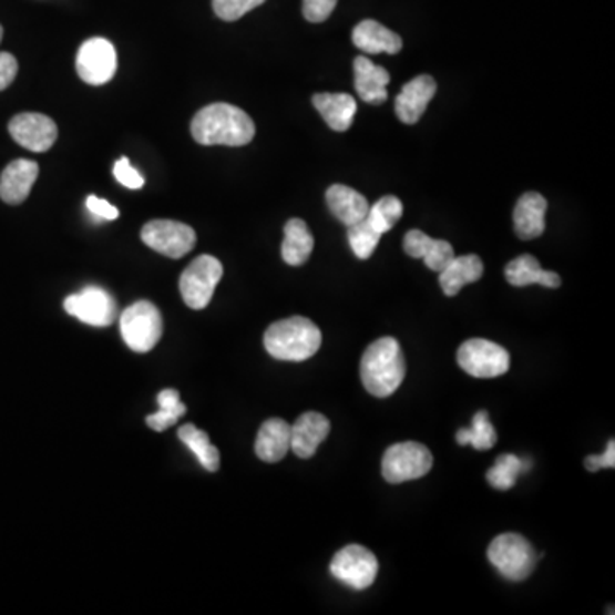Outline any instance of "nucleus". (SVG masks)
Listing matches in <instances>:
<instances>
[{"mask_svg": "<svg viewBox=\"0 0 615 615\" xmlns=\"http://www.w3.org/2000/svg\"><path fill=\"white\" fill-rule=\"evenodd\" d=\"M178 438L191 448L192 453L197 457L198 462H201L205 470L216 472L219 469V451L211 443L209 437L205 434V431L198 429L197 426L185 424L178 429Z\"/></svg>", "mask_w": 615, "mask_h": 615, "instance_id": "27", "label": "nucleus"}, {"mask_svg": "<svg viewBox=\"0 0 615 615\" xmlns=\"http://www.w3.org/2000/svg\"><path fill=\"white\" fill-rule=\"evenodd\" d=\"M113 175L122 183L123 187L131 188V191H139V188L144 187V178H142L141 173L132 166L131 160H129L127 156L120 157V160L113 164Z\"/></svg>", "mask_w": 615, "mask_h": 615, "instance_id": "34", "label": "nucleus"}, {"mask_svg": "<svg viewBox=\"0 0 615 615\" xmlns=\"http://www.w3.org/2000/svg\"><path fill=\"white\" fill-rule=\"evenodd\" d=\"M191 131L202 146L239 147L254 141L255 123L238 106L213 103L195 113Z\"/></svg>", "mask_w": 615, "mask_h": 615, "instance_id": "1", "label": "nucleus"}, {"mask_svg": "<svg viewBox=\"0 0 615 615\" xmlns=\"http://www.w3.org/2000/svg\"><path fill=\"white\" fill-rule=\"evenodd\" d=\"M484 274V264L478 255L453 257L440 273V286L447 296H457L467 284L478 283Z\"/></svg>", "mask_w": 615, "mask_h": 615, "instance_id": "23", "label": "nucleus"}, {"mask_svg": "<svg viewBox=\"0 0 615 615\" xmlns=\"http://www.w3.org/2000/svg\"><path fill=\"white\" fill-rule=\"evenodd\" d=\"M38 163L31 160H16L0 176V198L9 205L23 204L37 182Z\"/></svg>", "mask_w": 615, "mask_h": 615, "instance_id": "16", "label": "nucleus"}, {"mask_svg": "<svg viewBox=\"0 0 615 615\" xmlns=\"http://www.w3.org/2000/svg\"><path fill=\"white\" fill-rule=\"evenodd\" d=\"M433 455L428 447L416 441L396 443L385 451L381 460V474L390 484L424 478L433 469Z\"/></svg>", "mask_w": 615, "mask_h": 615, "instance_id": "5", "label": "nucleus"}, {"mask_svg": "<svg viewBox=\"0 0 615 615\" xmlns=\"http://www.w3.org/2000/svg\"><path fill=\"white\" fill-rule=\"evenodd\" d=\"M434 94H437V81L431 75H418L407 82L396 100V112L400 122L407 123V125L418 123Z\"/></svg>", "mask_w": 615, "mask_h": 615, "instance_id": "14", "label": "nucleus"}, {"mask_svg": "<svg viewBox=\"0 0 615 615\" xmlns=\"http://www.w3.org/2000/svg\"><path fill=\"white\" fill-rule=\"evenodd\" d=\"M388 84L390 74L387 69L373 64L366 57L355 60V88L362 101L369 105H381L388 98Z\"/></svg>", "mask_w": 615, "mask_h": 615, "instance_id": "19", "label": "nucleus"}, {"mask_svg": "<svg viewBox=\"0 0 615 615\" xmlns=\"http://www.w3.org/2000/svg\"><path fill=\"white\" fill-rule=\"evenodd\" d=\"M327 204L330 213L346 226H352L365 219L369 211L368 201L355 188L346 185H332L328 188Z\"/></svg>", "mask_w": 615, "mask_h": 615, "instance_id": "24", "label": "nucleus"}, {"mask_svg": "<svg viewBox=\"0 0 615 615\" xmlns=\"http://www.w3.org/2000/svg\"><path fill=\"white\" fill-rule=\"evenodd\" d=\"M339 0H303V16L310 23H324L330 18Z\"/></svg>", "mask_w": 615, "mask_h": 615, "instance_id": "35", "label": "nucleus"}, {"mask_svg": "<svg viewBox=\"0 0 615 615\" xmlns=\"http://www.w3.org/2000/svg\"><path fill=\"white\" fill-rule=\"evenodd\" d=\"M314 106L318 110L328 127L336 132L349 131L358 112V103L351 94L318 93L314 96Z\"/></svg>", "mask_w": 615, "mask_h": 615, "instance_id": "22", "label": "nucleus"}, {"mask_svg": "<svg viewBox=\"0 0 615 615\" xmlns=\"http://www.w3.org/2000/svg\"><path fill=\"white\" fill-rule=\"evenodd\" d=\"M403 250L409 257L422 258L428 269L441 273L448 262L455 257L453 246L444 239H434L419 229H412L403 238Z\"/></svg>", "mask_w": 615, "mask_h": 615, "instance_id": "17", "label": "nucleus"}, {"mask_svg": "<svg viewBox=\"0 0 615 615\" xmlns=\"http://www.w3.org/2000/svg\"><path fill=\"white\" fill-rule=\"evenodd\" d=\"M403 214V204L396 195H385L373 207H369L366 219L380 235L390 232Z\"/></svg>", "mask_w": 615, "mask_h": 615, "instance_id": "31", "label": "nucleus"}, {"mask_svg": "<svg viewBox=\"0 0 615 615\" xmlns=\"http://www.w3.org/2000/svg\"><path fill=\"white\" fill-rule=\"evenodd\" d=\"M347 228H349L347 238H349V245H351L356 257L368 260L377 250L378 243H380L383 235H380L366 217L359 223L352 224V226H347Z\"/></svg>", "mask_w": 615, "mask_h": 615, "instance_id": "32", "label": "nucleus"}, {"mask_svg": "<svg viewBox=\"0 0 615 615\" xmlns=\"http://www.w3.org/2000/svg\"><path fill=\"white\" fill-rule=\"evenodd\" d=\"M488 557L498 573L510 582H523L537 564V554L519 533H503L491 542Z\"/></svg>", "mask_w": 615, "mask_h": 615, "instance_id": "4", "label": "nucleus"}, {"mask_svg": "<svg viewBox=\"0 0 615 615\" xmlns=\"http://www.w3.org/2000/svg\"><path fill=\"white\" fill-rule=\"evenodd\" d=\"M330 573L344 585L366 590L377 580L378 560L373 552L362 545H347L334 556Z\"/></svg>", "mask_w": 615, "mask_h": 615, "instance_id": "10", "label": "nucleus"}, {"mask_svg": "<svg viewBox=\"0 0 615 615\" xmlns=\"http://www.w3.org/2000/svg\"><path fill=\"white\" fill-rule=\"evenodd\" d=\"M157 403H160V410H157L156 414L147 416L146 419L147 426L153 431H157V433H163L164 429L172 428L187 412V407L183 406L175 388L163 390L157 396Z\"/></svg>", "mask_w": 615, "mask_h": 615, "instance_id": "28", "label": "nucleus"}, {"mask_svg": "<svg viewBox=\"0 0 615 615\" xmlns=\"http://www.w3.org/2000/svg\"><path fill=\"white\" fill-rule=\"evenodd\" d=\"M18 75V60L8 52H0V91L8 90Z\"/></svg>", "mask_w": 615, "mask_h": 615, "instance_id": "37", "label": "nucleus"}, {"mask_svg": "<svg viewBox=\"0 0 615 615\" xmlns=\"http://www.w3.org/2000/svg\"><path fill=\"white\" fill-rule=\"evenodd\" d=\"M457 441L462 447L472 444L475 450H491L498 441L496 429L489 421V414L485 410H479L478 414L472 419V426L469 429H459L457 431Z\"/></svg>", "mask_w": 615, "mask_h": 615, "instance_id": "29", "label": "nucleus"}, {"mask_svg": "<svg viewBox=\"0 0 615 615\" xmlns=\"http://www.w3.org/2000/svg\"><path fill=\"white\" fill-rule=\"evenodd\" d=\"M65 311L82 324L93 327H110L116 320V301L103 287L88 286L81 293L69 296L64 301Z\"/></svg>", "mask_w": 615, "mask_h": 615, "instance_id": "11", "label": "nucleus"}, {"mask_svg": "<svg viewBox=\"0 0 615 615\" xmlns=\"http://www.w3.org/2000/svg\"><path fill=\"white\" fill-rule=\"evenodd\" d=\"M526 469H529V465H526L522 459L510 455V453H504V455L498 457L496 463L488 470L485 479H488L489 484L498 489V491H508V489L516 484V479H519Z\"/></svg>", "mask_w": 615, "mask_h": 615, "instance_id": "30", "label": "nucleus"}, {"mask_svg": "<svg viewBox=\"0 0 615 615\" xmlns=\"http://www.w3.org/2000/svg\"><path fill=\"white\" fill-rule=\"evenodd\" d=\"M86 207L98 219L113 221L120 216L115 205L110 204L105 198L96 197V195H90V197H88Z\"/></svg>", "mask_w": 615, "mask_h": 615, "instance_id": "36", "label": "nucleus"}, {"mask_svg": "<svg viewBox=\"0 0 615 615\" xmlns=\"http://www.w3.org/2000/svg\"><path fill=\"white\" fill-rule=\"evenodd\" d=\"M460 368L474 378H498L510 369V352L500 344L485 339H470L459 347Z\"/></svg>", "mask_w": 615, "mask_h": 615, "instance_id": "8", "label": "nucleus"}, {"mask_svg": "<svg viewBox=\"0 0 615 615\" xmlns=\"http://www.w3.org/2000/svg\"><path fill=\"white\" fill-rule=\"evenodd\" d=\"M142 242L157 254L170 258H182L194 250L197 235L185 223L170 219H154L142 228Z\"/></svg>", "mask_w": 615, "mask_h": 615, "instance_id": "9", "label": "nucleus"}, {"mask_svg": "<svg viewBox=\"0 0 615 615\" xmlns=\"http://www.w3.org/2000/svg\"><path fill=\"white\" fill-rule=\"evenodd\" d=\"M264 2L265 0H213V9L223 21H238Z\"/></svg>", "mask_w": 615, "mask_h": 615, "instance_id": "33", "label": "nucleus"}, {"mask_svg": "<svg viewBox=\"0 0 615 615\" xmlns=\"http://www.w3.org/2000/svg\"><path fill=\"white\" fill-rule=\"evenodd\" d=\"M264 344L267 352L279 361H306L320 349L321 332L310 318L291 317L270 325Z\"/></svg>", "mask_w": 615, "mask_h": 615, "instance_id": "3", "label": "nucleus"}, {"mask_svg": "<svg viewBox=\"0 0 615 615\" xmlns=\"http://www.w3.org/2000/svg\"><path fill=\"white\" fill-rule=\"evenodd\" d=\"M352 43L369 55L375 53L396 55L402 50V38L373 19H365L355 28Z\"/></svg>", "mask_w": 615, "mask_h": 615, "instance_id": "21", "label": "nucleus"}, {"mask_svg": "<svg viewBox=\"0 0 615 615\" xmlns=\"http://www.w3.org/2000/svg\"><path fill=\"white\" fill-rule=\"evenodd\" d=\"M328 433L330 421L324 414L306 412L291 426V450L299 459H311Z\"/></svg>", "mask_w": 615, "mask_h": 615, "instance_id": "15", "label": "nucleus"}, {"mask_svg": "<svg viewBox=\"0 0 615 615\" xmlns=\"http://www.w3.org/2000/svg\"><path fill=\"white\" fill-rule=\"evenodd\" d=\"M123 340L135 352H150L163 336V318L151 301H137L120 317Z\"/></svg>", "mask_w": 615, "mask_h": 615, "instance_id": "6", "label": "nucleus"}, {"mask_svg": "<svg viewBox=\"0 0 615 615\" xmlns=\"http://www.w3.org/2000/svg\"><path fill=\"white\" fill-rule=\"evenodd\" d=\"M545 213H547V201L541 194L529 192L519 198L513 213L515 233L520 239H533L544 235Z\"/></svg>", "mask_w": 615, "mask_h": 615, "instance_id": "20", "label": "nucleus"}, {"mask_svg": "<svg viewBox=\"0 0 615 615\" xmlns=\"http://www.w3.org/2000/svg\"><path fill=\"white\" fill-rule=\"evenodd\" d=\"M223 264L213 255L195 258L180 276V293L183 301L192 310H204L223 279Z\"/></svg>", "mask_w": 615, "mask_h": 615, "instance_id": "7", "label": "nucleus"}, {"mask_svg": "<svg viewBox=\"0 0 615 615\" xmlns=\"http://www.w3.org/2000/svg\"><path fill=\"white\" fill-rule=\"evenodd\" d=\"M315 239L303 219H289L284 226L283 258L287 265L298 267L310 258Z\"/></svg>", "mask_w": 615, "mask_h": 615, "instance_id": "26", "label": "nucleus"}, {"mask_svg": "<svg viewBox=\"0 0 615 615\" xmlns=\"http://www.w3.org/2000/svg\"><path fill=\"white\" fill-rule=\"evenodd\" d=\"M406 378V358L399 340L383 337L369 344L361 358V381L378 399L393 396Z\"/></svg>", "mask_w": 615, "mask_h": 615, "instance_id": "2", "label": "nucleus"}, {"mask_svg": "<svg viewBox=\"0 0 615 615\" xmlns=\"http://www.w3.org/2000/svg\"><path fill=\"white\" fill-rule=\"evenodd\" d=\"M79 78L91 86L112 81L116 72V50L105 38H91L79 49L75 60Z\"/></svg>", "mask_w": 615, "mask_h": 615, "instance_id": "12", "label": "nucleus"}, {"mask_svg": "<svg viewBox=\"0 0 615 615\" xmlns=\"http://www.w3.org/2000/svg\"><path fill=\"white\" fill-rule=\"evenodd\" d=\"M9 134L19 146L33 153H47L55 144V122L41 113H19L9 122Z\"/></svg>", "mask_w": 615, "mask_h": 615, "instance_id": "13", "label": "nucleus"}, {"mask_svg": "<svg viewBox=\"0 0 615 615\" xmlns=\"http://www.w3.org/2000/svg\"><path fill=\"white\" fill-rule=\"evenodd\" d=\"M585 467L590 472H598L601 469H614L615 467V441H608L604 455L586 457Z\"/></svg>", "mask_w": 615, "mask_h": 615, "instance_id": "38", "label": "nucleus"}, {"mask_svg": "<svg viewBox=\"0 0 615 615\" xmlns=\"http://www.w3.org/2000/svg\"><path fill=\"white\" fill-rule=\"evenodd\" d=\"M504 276H506L508 283L515 287L541 284V286L556 289L561 286V277L556 273L542 269L537 258L532 255H520L515 260H511L504 269Z\"/></svg>", "mask_w": 615, "mask_h": 615, "instance_id": "25", "label": "nucleus"}, {"mask_svg": "<svg viewBox=\"0 0 615 615\" xmlns=\"http://www.w3.org/2000/svg\"><path fill=\"white\" fill-rule=\"evenodd\" d=\"M2 37H4V30H2V27H0V41H2Z\"/></svg>", "mask_w": 615, "mask_h": 615, "instance_id": "39", "label": "nucleus"}, {"mask_svg": "<svg viewBox=\"0 0 615 615\" xmlns=\"http://www.w3.org/2000/svg\"><path fill=\"white\" fill-rule=\"evenodd\" d=\"M291 450V426L284 419H267L260 426L255 441V451L262 462L277 463Z\"/></svg>", "mask_w": 615, "mask_h": 615, "instance_id": "18", "label": "nucleus"}]
</instances>
